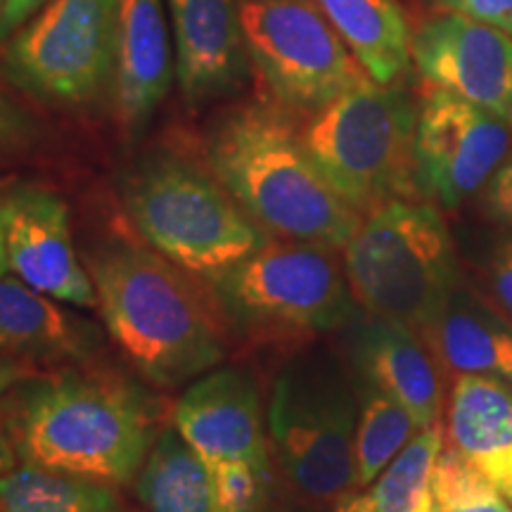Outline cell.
I'll list each match as a JSON object with an SVG mask.
<instances>
[{
	"instance_id": "d6a6232c",
	"label": "cell",
	"mask_w": 512,
	"mask_h": 512,
	"mask_svg": "<svg viewBox=\"0 0 512 512\" xmlns=\"http://www.w3.org/2000/svg\"><path fill=\"white\" fill-rule=\"evenodd\" d=\"M34 377V370L29 366H22V363L12 361V358L0 356V396L8 394L10 389L19 387L22 382H27Z\"/></svg>"
},
{
	"instance_id": "ac0fdd59",
	"label": "cell",
	"mask_w": 512,
	"mask_h": 512,
	"mask_svg": "<svg viewBox=\"0 0 512 512\" xmlns=\"http://www.w3.org/2000/svg\"><path fill=\"white\" fill-rule=\"evenodd\" d=\"M114 102L124 133L150 121L171 86L169 34L162 0H119Z\"/></svg>"
},
{
	"instance_id": "7a4b0ae2",
	"label": "cell",
	"mask_w": 512,
	"mask_h": 512,
	"mask_svg": "<svg viewBox=\"0 0 512 512\" xmlns=\"http://www.w3.org/2000/svg\"><path fill=\"white\" fill-rule=\"evenodd\" d=\"M88 268L107 332L145 380L178 387L223 361L219 316L162 254L110 242Z\"/></svg>"
},
{
	"instance_id": "83f0119b",
	"label": "cell",
	"mask_w": 512,
	"mask_h": 512,
	"mask_svg": "<svg viewBox=\"0 0 512 512\" xmlns=\"http://www.w3.org/2000/svg\"><path fill=\"white\" fill-rule=\"evenodd\" d=\"M38 124L0 83V159L29 150L38 140Z\"/></svg>"
},
{
	"instance_id": "30bf717a",
	"label": "cell",
	"mask_w": 512,
	"mask_h": 512,
	"mask_svg": "<svg viewBox=\"0 0 512 512\" xmlns=\"http://www.w3.org/2000/svg\"><path fill=\"white\" fill-rule=\"evenodd\" d=\"M117 8L119 0H50L5 50V81L53 105L93 100L114 74Z\"/></svg>"
},
{
	"instance_id": "6da1fadb",
	"label": "cell",
	"mask_w": 512,
	"mask_h": 512,
	"mask_svg": "<svg viewBox=\"0 0 512 512\" xmlns=\"http://www.w3.org/2000/svg\"><path fill=\"white\" fill-rule=\"evenodd\" d=\"M8 420L24 465L110 486L131 482L157 439L150 396L110 370L31 377Z\"/></svg>"
},
{
	"instance_id": "4dcf8cb0",
	"label": "cell",
	"mask_w": 512,
	"mask_h": 512,
	"mask_svg": "<svg viewBox=\"0 0 512 512\" xmlns=\"http://www.w3.org/2000/svg\"><path fill=\"white\" fill-rule=\"evenodd\" d=\"M489 204L496 219L512 226V157L505 159L489 185Z\"/></svg>"
},
{
	"instance_id": "9a60e30c",
	"label": "cell",
	"mask_w": 512,
	"mask_h": 512,
	"mask_svg": "<svg viewBox=\"0 0 512 512\" xmlns=\"http://www.w3.org/2000/svg\"><path fill=\"white\" fill-rule=\"evenodd\" d=\"M349 344L366 384L399 401L420 430L439 422L444 380L430 347L411 325L363 313L351 318Z\"/></svg>"
},
{
	"instance_id": "7402d4cb",
	"label": "cell",
	"mask_w": 512,
	"mask_h": 512,
	"mask_svg": "<svg viewBox=\"0 0 512 512\" xmlns=\"http://www.w3.org/2000/svg\"><path fill=\"white\" fill-rule=\"evenodd\" d=\"M136 489L147 512H216L209 467L176 427L152 441Z\"/></svg>"
},
{
	"instance_id": "cb8c5ba5",
	"label": "cell",
	"mask_w": 512,
	"mask_h": 512,
	"mask_svg": "<svg viewBox=\"0 0 512 512\" xmlns=\"http://www.w3.org/2000/svg\"><path fill=\"white\" fill-rule=\"evenodd\" d=\"M444 444L441 422L415 434L370 491L377 512H434L432 472Z\"/></svg>"
},
{
	"instance_id": "277c9868",
	"label": "cell",
	"mask_w": 512,
	"mask_h": 512,
	"mask_svg": "<svg viewBox=\"0 0 512 512\" xmlns=\"http://www.w3.org/2000/svg\"><path fill=\"white\" fill-rule=\"evenodd\" d=\"M124 200L147 245L204 280L271 242L211 169L171 152H157L133 169Z\"/></svg>"
},
{
	"instance_id": "f1b7e54d",
	"label": "cell",
	"mask_w": 512,
	"mask_h": 512,
	"mask_svg": "<svg viewBox=\"0 0 512 512\" xmlns=\"http://www.w3.org/2000/svg\"><path fill=\"white\" fill-rule=\"evenodd\" d=\"M484 299L512 325V240L503 242L484 271Z\"/></svg>"
},
{
	"instance_id": "ba28073f",
	"label": "cell",
	"mask_w": 512,
	"mask_h": 512,
	"mask_svg": "<svg viewBox=\"0 0 512 512\" xmlns=\"http://www.w3.org/2000/svg\"><path fill=\"white\" fill-rule=\"evenodd\" d=\"M268 434L290 484L316 503H339L356 482L358 403L349 377L328 356H302L275 377Z\"/></svg>"
},
{
	"instance_id": "4fadbf2b",
	"label": "cell",
	"mask_w": 512,
	"mask_h": 512,
	"mask_svg": "<svg viewBox=\"0 0 512 512\" xmlns=\"http://www.w3.org/2000/svg\"><path fill=\"white\" fill-rule=\"evenodd\" d=\"M10 271L19 280L62 304L98 306L91 273L76 254L69 209L62 197L36 183H17L0 192Z\"/></svg>"
},
{
	"instance_id": "f546056e",
	"label": "cell",
	"mask_w": 512,
	"mask_h": 512,
	"mask_svg": "<svg viewBox=\"0 0 512 512\" xmlns=\"http://www.w3.org/2000/svg\"><path fill=\"white\" fill-rule=\"evenodd\" d=\"M441 12H458L512 36V0H432Z\"/></svg>"
},
{
	"instance_id": "52a82bcc",
	"label": "cell",
	"mask_w": 512,
	"mask_h": 512,
	"mask_svg": "<svg viewBox=\"0 0 512 512\" xmlns=\"http://www.w3.org/2000/svg\"><path fill=\"white\" fill-rule=\"evenodd\" d=\"M344 273L363 311L415 332L460 283L444 216L425 200H389L363 216L344 247Z\"/></svg>"
},
{
	"instance_id": "44dd1931",
	"label": "cell",
	"mask_w": 512,
	"mask_h": 512,
	"mask_svg": "<svg viewBox=\"0 0 512 512\" xmlns=\"http://www.w3.org/2000/svg\"><path fill=\"white\" fill-rule=\"evenodd\" d=\"M377 83H394L411 64V29L394 0H313Z\"/></svg>"
},
{
	"instance_id": "d6986e66",
	"label": "cell",
	"mask_w": 512,
	"mask_h": 512,
	"mask_svg": "<svg viewBox=\"0 0 512 512\" xmlns=\"http://www.w3.org/2000/svg\"><path fill=\"white\" fill-rule=\"evenodd\" d=\"M446 444L512 503V389L491 375H456L446 399Z\"/></svg>"
},
{
	"instance_id": "836d02e7",
	"label": "cell",
	"mask_w": 512,
	"mask_h": 512,
	"mask_svg": "<svg viewBox=\"0 0 512 512\" xmlns=\"http://www.w3.org/2000/svg\"><path fill=\"white\" fill-rule=\"evenodd\" d=\"M17 448L15 441H12V432H10V420H8V411L0 406V477L5 472H10L12 467H17Z\"/></svg>"
},
{
	"instance_id": "1f68e13d",
	"label": "cell",
	"mask_w": 512,
	"mask_h": 512,
	"mask_svg": "<svg viewBox=\"0 0 512 512\" xmlns=\"http://www.w3.org/2000/svg\"><path fill=\"white\" fill-rule=\"evenodd\" d=\"M43 3L46 0H5L3 12H0V41L22 27Z\"/></svg>"
},
{
	"instance_id": "5b68a950",
	"label": "cell",
	"mask_w": 512,
	"mask_h": 512,
	"mask_svg": "<svg viewBox=\"0 0 512 512\" xmlns=\"http://www.w3.org/2000/svg\"><path fill=\"white\" fill-rule=\"evenodd\" d=\"M211 299L238 335L261 344L306 342L356 316L335 249L278 238L207 280Z\"/></svg>"
},
{
	"instance_id": "7c38bea8",
	"label": "cell",
	"mask_w": 512,
	"mask_h": 512,
	"mask_svg": "<svg viewBox=\"0 0 512 512\" xmlns=\"http://www.w3.org/2000/svg\"><path fill=\"white\" fill-rule=\"evenodd\" d=\"M422 81L512 126V36L458 12L427 17L411 34Z\"/></svg>"
},
{
	"instance_id": "484cf974",
	"label": "cell",
	"mask_w": 512,
	"mask_h": 512,
	"mask_svg": "<svg viewBox=\"0 0 512 512\" xmlns=\"http://www.w3.org/2000/svg\"><path fill=\"white\" fill-rule=\"evenodd\" d=\"M434 512H512V503L444 444L432 472Z\"/></svg>"
},
{
	"instance_id": "4316f807",
	"label": "cell",
	"mask_w": 512,
	"mask_h": 512,
	"mask_svg": "<svg viewBox=\"0 0 512 512\" xmlns=\"http://www.w3.org/2000/svg\"><path fill=\"white\" fill-rule=\"evenodd\" d=\"M214 486L216 512H259L266 501L268 470L245 460H204Z\"/></svg>"
},
{
	"instance_id": "d4e9b609",
	"label": "cell",
	"mask_w": 512,
	"mask_h": 512,
	"mask_svg": "<svg viewBox=\"0 0 512 512\" xmlns=\"http://www.w3.org/2000/svg\"><path fill=\"white\" fill-rule=\"evenodd\" d=\"M415 430L418 422L399 401L368 384L354 437L358 486L373 484L403 448L411 444Z\"/></svg>"
},
{
	"instance_id": "8fae6325",
	"label": "cell",
	"mask_w": 512,
	"mask_h": 512,
	"mask_svg": "<svg viewBox=\"0 0 512 512\" xmlns=\"http://www.w3.org/2000/svg\"><path fill=\"white\" fill-rule=\"evenodd\" d=\"M512 150V126L482 107L425 83L415 128L422 197L456 209L494 178Z\"/></svg>"
},
{
	"instance_id": "3957f363",
	"label": "cell",
	"mask_w": 512,
	"mask_h": 512,
	"mask_svg": "<svg viewBox=\"0 0 512 512\" xmlns=\"http://www.w3.org/2000/svg\"><path fill=\"white\" fill-rule=\"evenodd\" d=\"M207 162L240 207L278 238L344 249L363 221L313 164L302 133L273 107L223 114L209 133Z\"/></svg>"
},
{
	"instance_id": "8d00e7d4",
	"label": "cell",
	"mask_w": 512,
	"mask_h": 512,
	"mask_svg": "<svg viewBox=\"0 0 512 512\" xmlns=\"http://www.w3.org/2000/svg\"><path fill=\"white\" fill-rule=\"evenodd\" d=\"M3 5H5V0H0V12H3Z\"/></svg>"
},
{
	"instance_id": "e0dca14e",
	"label": "cell",
	"mask_w": 512,
	"mask_h": 512,
	"mask_svg": "<svg viewBox=\"0 0 512 512\" xmlns=\"http://www.w3.org/2000/svg\"><path fill=\"white\" fill-rule=\"evenodd\" d=\"M102 349L93 320L15 278H0V356L22 366H83Z\"/></svg>"
},
{
	"instance_id": "9c48e42d",
	"label": "cell",
	"mask_w": 512,
	"mask_h": 512,
	"mask_svg": "<svg viewBox=\"0 0 512 512\" xmlns=\"http://www.w3.org/2000/svg\"><path fill=\"white\" fill-rule=\"evenodd\" d=\"M247 60L294 112H318L370 79L313 0H240Z\"/></svg>"
},
{
	"instance_id": "ffe728a7",
	"label": "cell",
	"mask_w": 512,
	"mask_h": 512,
	"mask_svg": "<svg viewBox=\"0 0 512 512\" xmlns=\"http://www.w3.org/2000/svg\"><path fill=\"white\" fill-rule=\"evenodd\" d=\"M418 335L441 375H491L512 384V325L482 294L458 283Z\"/></svg>"
},
{
	"instance_id": "e575fe53",
	"label": "cell",
	"mask_w": 512,
	"mask_h": 512,
	"mask_svg": "<svg viewBox=\"0 0 512 512\" xmlns=\"http://www.w3.org/2000/svg\"><path fill=\"white\" fill-rule=\"evenodd\" d=\"M337 512H377L373 496H354L349 494L337 505Z\"/></svg>"
},
{
	"instance_id": "603a6c76",
	"label": "cell",
	"mask_w": 512,
	"mask_h": 512,
	"mask_svg": "<svg viewBox=\"0 0 512 512\" xmlns=\"http://www.w3.org/2000/svg\"><path fill=\"white\" fill-rule=\"evenodd\" d=\"M0 512H119V496L110 484L22 465L0 477Z\"/></svg>"
},
{
	"instance_id": "5bb4252c",
	"label": "cell",
	"mask_w": 512,
	"mask_h": 512,
	"mask_svg": "<svg viewBox=\"0 0 512 512\" xmlns=\"http://www.w3.org/2000/svg\"><path fill=\"white\" fill-rule=\"evenodd\" d=\"M174 427L204 460L271 465L259 392L240 370H214L192 382L176 403Z\"/></svg>"
},
{
	"instance_id": "8992f818",
	"label": "cell",
	"mask_w": 512,
	"mask_h": 512,
	"mask_svg": "<svg viewBox=\"0 0 512 512\" xmlns=\"http://www.w3.org/2000/svg\"><path fill=\"white\" fill-rule=\"evenodd\" d=\"M415 128L411 98L366 79L313 112L302 143L330 188L366 216L389 200H422Z\"/></svg>"
},
{
	"instance_id": "2e32d148",
	"label": "cell",
	"mask_w": 512,
	"mask_h": 512,
	"mask_svg": "<svg viewBox=\"0 0 512 512\" xmlns=\"http://www.w3.org/2000/svg\"><path fill=\"white\" fill-rule=\"evenodd\" d=\"M181 91L190 105H207L242 86L247 53L238 0H169Z\"/></svg>"
},
{
	"instance_id": "d590c367",
	"label": "cell",
	"mask_w": 512,
	"mask_h": 512,
	"mask_svg": "<svg viewBox=\"0 0 512 512\" xmlns=\"http://www.w3.org/2000/svg\"><path fill=\"white\" fill-rule=\"evenodd\" d=\"M8 271H10L8 247H5V228H3V219H0V278H5V273Z\"/></svg>"
}]
</instances>
